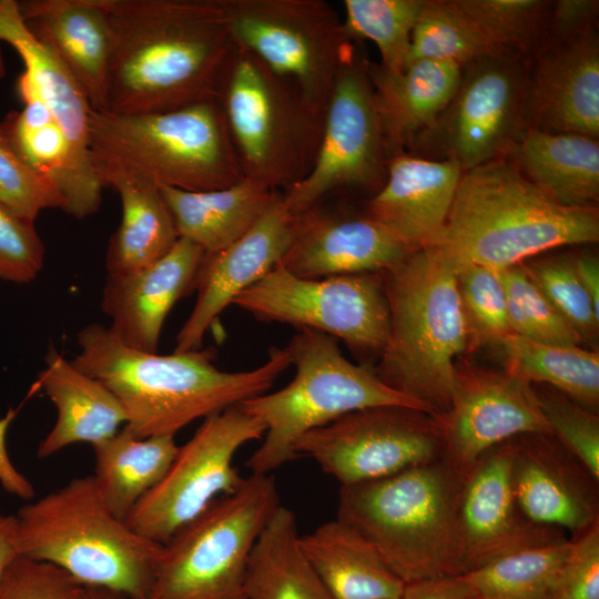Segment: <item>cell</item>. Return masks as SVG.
Segmentation results:
<instances>
[{
  "instance_id": "1",
  "label": "cell",
  "mask_w": 599,
  "mask_h": 599,
  "mask_svg": "<svg viewBox=\"0 0 599 599\" xmlns=\"http://www.w3.org/2000/svg\"><path fill=\"white\" fill-rule=\"evenodd\" d=\"M112 50L105 111H173L216 98L238 49L225 0H103Z\"/></svg>"
},
{
  "instance_id": "2",
  "label": "cell",
  "mask_w": 599,
  "mask_h": 599,
  "mask_svg": "<svg viewBox=\"0 0 599 599\" xmlns=\"http://www.w3.org/2000/svg\"><path fill=\"white\" fill-rule=\"evenodd\" d=\"M72 364L104 384L120 400L138 438L175 436L190 423L265 394L291 365L286 348L272 347L268 358L251 370L225 372L214 365L213 347L169 355L121 343L99 323L77 335Z\"/></svg>"
},
{
  "instance_id": "3",
  "label": "cell",
  "mask_w": 599,
  "mask_h": 599,
  "mask_svg": "<svg viewBox=\"0 0 599 599\" xmlns=\"http://www.w3.org/2000/svg\"><path fill=\"white\" fill-rule=\"evenodd\" d=\"M598 240L596 206L556 203L502 156L463 171L444 231L432 247L454 263L498 272L549 250Z\"/></svg>"
},
{
  "instance_id": "4",
  "label": "cell",
  "mask_w": 599,
  "mask_h": 599,
  "mask_svg": "<svg viewBox=\"0 0 599 599\" xmlns=\"http://www.w3.org/2000/svg\"><path fill=\"white\" fill-rule=\"evenodd\" d=\"M89 145L103 187L145 183L211 191L244 177L216 98L161 113L92 111Z\"/></svg>"
},
{
  "instance_id": "5",
  "label": "cell",
  "mask_w": 599,
  "mask_h": 599,
  "mask_svg": "<svg viewBox=\"0 0 599 599\" xmlns=\"http://www.w3.org/2000/svg\"><path fill=\"white\" fill-rule=\"evenodd\" d=\"M384 277L389 335L375 372L439 416L449 407L456 359L469 348L455 264L427 247L412 252Z\"/></svg>"
},
{
  "instance_id": "6",
  "label": "cell",
  "mask_w": 599,
  "mask_h": 599,
  "mask_svg": "<svg viewBox=\"0 0 599 599\" xmlns=\"http://www.w3.org/2000/svg\"><path fill=\"white\" fill-rule=\"evenodd\" d=\"M14 516L20 556L51 564L82 587L145 599L163 545L114 516L92 475L71 479Z\"/></svg>"
},
{
  "instance_id": "7",
  "label": "cell",
  "mask_w": 599,
  "mask_h": 599,
  "mask_svg": "<svg viewBox=\"0 0 599 599\" xmlns=\"http://www.w3.org/2000/svg\"><path fill=\"white\" fill-rule=\"evenodd\" d=\"M460 475L443 458L341 486L337 517L405 583L459 576L455 517Z\"/></svg>"
},
{
  "instance_id": "8",
  "label": "cell",
  "mask_w": 599,
  "mask_h": 599,
  "mask_svg": "<svg viewBox=\"0 0 599 599\" xmlns=\"http://www.w3.org/2000/svg\"><path fill=\"white\" fill-rule=\"evenodd\" d=\"M295 376L283 388L248 398L240 405L265 426L263 443L246 466L253 474L268 475L300 455L298 440L308 432L352 412L402 406H423L385 384L375 369L349 362L336 339L302 328L285 347Z\"/></svg>"
},
{
  "instance_id": "9",
  "label": "cell",
  "mask_w": 599,
  "mask_h": 599,
  "mask_svg": "<svg viewBox=\"0 0 599 599\" xmlns=\"http://www.w3.org/2000/svg\"><path fill=\"white\" fill-rule=\"evenodd\" d=\"M280 505L272 477H245L163 544L145 599H245L250 557Z\"/></svg>"
},
{
  "instance_id": "10",
  "label": "cell",
  "mask_w": 599,
  "mask_h": 599,
  "mask_svg": "<svg viewBox=\"0 0 599 599\" xmlns=\"http://www.w3.org/2000/svg\"><path fill=\"white\" fill-rule=\"evenodd\" d=\"M216 99L244 176L277 190L307 174L324 119L305 105L290 81L238 47Z\"/></svg>"
},
{
  "instance_id": "11",
  "label": "cell",
  "mask_w": 599,
  "mask_h": 599,
  "mask_svg": "<svg viewBox=\"0 0 599 599\" xmlns=\"http://www.w3.org/2000/svg\"><path fill=\"white\" fill-rule=\"evenodd\" d=\"M235 43L290 81L324 119L352 41L336 12L319 0H225Z\"/></svg>"
},
{
  "instance_id": "12",
  "label": "cell",
  "mask_w": 599,
  "mask_h": 599,
  "mask_svg": "<svg viewBox=\"0 0 599 599\" xmlns=\"http://www.w3.org/2000/svg\"><path fill=\"white\" fill-rule=\"evenodd\" d=\"M531 57L502 51L461 67L450 102L408 145L413 155L455 161L463 171L507 156L522 132Z\"/></svg>"
},
{
  "instance_id": "13",
  "label": "cell",
  "mask_w": 599,
  "mask_h": 599,
  "mask_svg": "<svg viewBox=\"0 0 599 599\" xmlns=\"http://www.w3.org/2000/svg\"><path fill=\"white\" fill-rule=\"evenodd\" d=\"M232 304L256 319L314 329L365 354L380 355L389 335L384 272L303 278L277 264Z\"/></svg>"
},
{
  "instance_id": "14",
  "label": "cell",
  "mask_w": 599,
  "mask_h": 599,
  "mask_svg": "<svg viewBox=\"0 0 599 599\" xmlns=\"http://www.w3.org/2000/svg\"><path fill=\"white\" fill-rule=\"evenodd\" d=\"M264 433V424L240 404L204 418L125 521L141 536L165 544L214 500L238 489L245 477L234 467V456Z\"/></svg>"
},
{
  "instance_id": "15",
  "label": "cell",
  "mask_w": 599,
  "mask_h": 599,
  "mask_svg": "<svg viewBox=\"0 0 599 599\" xmlns=\"http://www.w3.org/2000/svg\"><path fill=\"white\" fill-rule=\"evenodd\" d=\"M367 63L352 44L335 78L314 162L283 193L294 216L334 190L373 186L386 177L388 153Z\"/></svg>"
},
{
  "instance_id": "16",
  "label": "cell",
  "mask_w": 599,
  "mask_h": 599,
  "mask_svg": "<svg viewBox=\"0 0 599 599\" xmlns=\"http://www.w3.org/2000/svg\"><path fill=\"white\" fill-rule=\"evenodd\" d=\"M296 450L314 459L341 486L379 479L443 458L435 417L402 406L348 413L305 434Z\"/></svg>"
},
{
  "instance_id": "17",
  "label": "cell",
  "mask_w": 599,
  "mask_h": 599,
  "mask_svg": "<svg viewBox=\"0 0 599 599\" xmlns=\"http://www.w3.org/2000/svg\"><path fill=\"white\" fill-rule=\"evenodd\" d=\"M443 459L458 474L493 447L530 433H550L534 386L506 369L456 363L448 409L434 416Z\"/></svg>"
},
{
  "instance_id": "18",
  "label": "cell",
  "mask_w": 599,
  "mask_h": 599,
  "mask_svg": "<svg viewBox=\"0 0 599 599\" xmlns=\"http://www.w3.org/2000/svg\"><path fill=\"white\" fill-rule=\"evenodd\" d=\"M511 439L486 451L459 474L455 537L459 576L510 551L565 538L566 532L528 520L511 483Z\"/></svg>"
},
{
  "instance_id": "19",
  "label": "cell",
  "mask_w": 599,
  "mask_h": 599,
  "mask_svg": "<svg viewBox=\"0 0 599 599\" xmlns=\"http://www.w3.org/2000/svg\"><path fill=\"white\" fill-rule=\"evenodd\" d=\"M516 501L534 524L576 536L599 522V479L550 433L511 439Z\"/></svg>"
},
{
  "instance_id": "20",
  "label": "cell",
  "mask_w": 599,
  "mask_h": 599,
  "mask_svg": "<svg viewBox=\"0 0 599 599\" xmlns=\"http://www.w3.org/2000/svg\"><path fill=\"white\" fill-rule=\"evenodd\" d=\"M296 224L297 216L288 212L280 194L245 235L221 251L203 254L195 277L196 302L177 333L174 352L201 347L206 331L224 308L280 263L293 242Z\"/></svg>"
},
{
  "instance_id": "21",
  "label": "cell",
  "mask_w": 599,
  "mask_h": 599,
  "mask_svg": "<svg viewBox=\"0 0 599 599\" xmlns=\"http://www.w3.org/2000/svg\"><path fill=\"white\" fill-rule=\"evenodd\" d=\"M522 131L599 136L597 30L561 42H542L530 61Z\"/></svg>"
},
{
  "instance_id": "22",
  "label": "cell",
  "mask_w": 599,
  "mask_h": 599,
  "mask_svg": "<svg viewBox=\"0 0 599 599\" xmlns=\"http://www.w3.org/2000/svg\"><path fill=\"white\" fill-rule=\"evenodd\" d=\"M203 254L200 246L179 237L161 258L140 268L108 273L101 309L111 319L110 332L131 348L156 353L169 312L194 291Z\"/></svg>"
},
{
  "instance_id": "23",
  "label": "cell",
  "mask_w": 599,
  "mask_h": 599,
  "mask_svg": "<svg viewBox=\"0 0 599 599\" xmlns=\"http://www.w3.org/2000/svg\"><path fill=\"white\" fill-rule=\"evenodd\" d=\"M461 174L455 161L400 151L388 159L386 177L368 202L367 217L412 252L432 247L444 231Z\"/></svg>"
},
{
  "instance_id": "24",
  "label": "cell",
  "mask_w": 599,
  "mask_h": 599,
  "mask_svg": "<svg viewBox=\"0 0 599 599\" xmlns=\"http://www.w3.org/2000/svg\"><path fill=\"white\" fill-rule=\"evenodd\" d=\"M412 251L369 217H335L313 209L297 216L292 244L280 261L303 278L383 273Z\"/></svg>"
},
{
  "instance_id": "25",
  "label": "cell",
  "mask_w": 599,
  "mask_h": 599,
  "mask_svg": "<svg viewBox=\"0 0 599 599\" xmlns=\"http://www.w3.org/2000/svg\"><path fill=\"white\" fill-rule=\"evenodd\" d=\"M31 35L63 64L93 111H105L112 32L103 0H22Z\"/></svg>"
},
{
  "instance_id": "26",
  "label": "cell",
  "mask_w": 599,
  "mask_h": 599,
  "mask_svg": "<svg viewBox=\"0 0 599 599\" xmlns=\"http://www.w3.org/2000/svg\"><path fill=\"white\" fill-rule=\"evenodd\" d=\"M37 384L57 409V420L41 440L38 457H50L79 443L92 446L115 435L126 423L116 396L100 380L78 369L52 345Z\"/></svg>"
},
{
  "instance_id": "27",
  "label": "cell",
  "mask_w": 599,
  "mask_h": 599,
  "mask_svg": "<svg viewBox=\"0 0 599 599\" xmlns=\"http://www.w3.org/2000/svg\"><path fill=\"white\" fill-rule=\"evenodd\" d=\"M388 154L428 130L454 97L461 74L455 63L417 60L399 73H388L368 61Z\"/></svg>"
},
{
  "instance_id": "28",
  "label": "cell",
  "mask_w": 599,
  "mask_h": 599,
  "mask_svg": "<svg viewBox=\"0 0 599 599\" xmlns=\"http://www.w3.org/2000/svg\"><path fill=\"white\" fill-rule=\"evenodd\" d=\"M549 199L570 207L599 199L598 139L578 133L524 130L507 155Z\"/></svg>"
},
{
  "instance_id": "29",
  "label": "cell",
  "mask_w": 599,
  "mask_h": 599,
  "mask_svg": "<svg viewBox=\"0 0 599 599\" xmlns=\"http://www.w3.org/2000/svg\"><path fill=\"white\" fill-rule=\"evenodd\" d=\"M159 189L179 237L193 242L204 253L221 251L245 235L281 194L246 176L220 190Z\"/></svg>"
},
{
  "instance_id": "30",
  "label": "cell",
  "mask_w": 599,
  "mask_h": 599,
  "mask_svg": "<svg viewBox=\"0 0 599 599\" xmlns=\"http://www.w3.org/2000/svg\"><path fill=\"white\" fill-rule=\"evenodd\" d=\"M307 562L334 599H399L405 582L353 527L336 518L300 536Z\"/></svg>"
},
{
  "instance_id": "31",
  "label": "cell",
  "mask_w": 599,
  "mask_h": 599,
  "mask_svg": "<svg viewBox=\"0 0 599 599\" xmlns=\"http://www.w3.org/2000/svg\"><path fill=\"white\" fill-rule=\"evenodd\" d=\"M92 448L97 489L108 509L126 520L135 505L163 478L179 446L174 436L138 438L121 428Z\"/></svg>"
},
{
  "instance_id": "32",
  "label": "cell",
  "mask_w": 599,
  "mask_h": 599,
  "mask_svg": "<svg viewBox=\"0 0 599 599\" xmlns=\"http://www.w3.org/2000/svg\"><path fill=\"white\" fill-rule=\"evenodd\" d=\"M0 122L10 144L21 159L49 179L63 199L62 211L82 220L100 205L83 189L73 170L68 141L48 108L37 98L23 101Z\"/></svg>"
},
{
  "instance_id": "33",
  "label": "cell",
  "mask_w": 599,
  "mask_h": 599,
  "mask_svg": "<svg viewBox=\"0 0 599 599\" xmlns=\"http://www.w3.org/2000/svg\"><path fill=\"white\" fill-rule=\"evenodd\" d=\"M292 510L280 505L250 557L245 599H334L300 545Z\"/></svg>"
},
{
  "instance_id": "34",
  "label": "cell",
  "mask_w": 599,
  "mask_h": 599,
  "mask_svg": "<svg viewBox=\"0 0 599 599\" xmlns=\"http://www.w3.org/2000/svg\"><path fill=\"white\" fill-rule=\"evenodd\" d=\"M505 369L529 384H544L598 413L599 353L580 346L550 345L509 334L495 347Z\"/></svg>"
},
{
  "instance_id": "35",
  "label": "cell",
  "mask_w": 599,
  "mask_h": 599,
  "mask_svg": "<svg viewBox=\"0 0 599 599\" xmlns=\"http://www.w3.org/2000/svg\"><path fill=\"white\" fill-rule=\"evenodd\" d=\"M113 190L121 199L122 217L106 248L108 273L140 268L164 256L179 234L159 186L121 183Z\"/></svg>"
},
{
  "instance_id": "36",
  "label": "cell",
  "mask_w": 599,
  "mask_h": 599,
  "mask_svg": "<svg viewBox=\"0 0 599 599\" xmlns=\"http://www.w3.org/2000/svg\"><path fill=\"white\" fill-rule=\"evenodd\" d=\"M570 538L520 548L461 575L475 599H551Z\"/></svg>"
},
{
  "instance_id": "37",
  "label": "cell",
  "mask_w": 599,
  "mask_h": 599,
  "mask_svg": "<svg viewBox=\"0 0 599 599\" xmlns=\"http://www.w3.org/2000/svg\"><path fill=\"white\" fill-rule=\"evenodd\" d=\"M496 52L502 51L486 41L453 0H424L412 31L406 65L432 60L463 67Z\"/></svg>"
},
{
  "instance_id": "38",
  "label": "cell",
  "mask_w": 599,
  "mask_h": 599,
  "mask_svg": "<svg viewBox=\"0 0 599 599\" xmlns=\"http://www.w3.org/2000/svg\"><path fill=\"white\" fill-rule=\"evenodd\" d=\"M453 2L493 48L532 57L544 40L552 1L453 0Z\"/></svg>"
},
{
  "instance_id": "39",
  "label": "cell",
  "mask_w": 599,
  "mask_h": 599,
  "mask_svg": "<svg viewBox=\"0 0 599 599\" xmlns=\"http://www.w3.org/2000/svg\"><path fill=\"white\" fill-rule=\"evenodd\" d=\"M424 0H345L343 27L351 39L373 41L380 54L379 67L388 73L404 70L410 37Z\"/></svg>"
},
{
  "instance_id": "40",
  "label": "cell",
  "mask_w": 599,
  "mask_h": 599,
  "mask_svg": "<svg viewBox=\"0 0 599 599\" xmlns=\"http://www.w3.org/2000/svg\"><path fill=\"white\" fill-rule=\"evenodd\" d=\"M498 273L506 292L511 334L541 344L580 346L577 332L530 280L522 264Z\"/></svg>"
},
{
  "instance_id": "41",
  "label": "cell",
  "mask_w": 599,
  "mask_h": 599,
  "mask_svg": "<svg viewBox=\"0 0 599 599\" xmlns=\"http://www.w3.org/2000/svg\"><path fill=\"white\" fill-rule=\"evenodd\" d=\"M470 346L495 348L511 334L499 273L474 263H454Z\"/></svg>"
},
{
  "instance_id": "42",
  "label": "cell",
  "mask_w": 599,
  "mask_h": 599,
  "mask_svg": "<svg viewBox=\"0 0 599 599\" xmlns=\"http://www.w3.org/2000/svg\"><path fill=\"white\" fill-rule=\"evenodd\" d=\"M521 264L530 280L577 332L581 343L597 351L599 314L579 282L572 256H544Z\"/></svg>"
},
{
  "instance_id": "43",
  "label": "cell",
  "mask_w": 599,
  "mask_h": 599,
  "mask_svg": "<svg viewBox=\"0 0 599 599\" xmlns=\"http://www.w3.org/2000/svg\"><path fill=\"white\" fill-rule=\"evenodd\" d=\"M536 389L550 434L599 479V416L562 393Z\"/></svg>"
},
{
  "instance_id": "44",
  "label": "cell",
  "mask_w": 599,
  "mask_h": 599,
  "mask_svg": "<svg viewBox=\"0 0 599 599\" xmlns=\"http://www.w3.org/2000/svg\"><path fill=\"white\" fill-rule=\"evenodd\" d=\"M0 203L16 215L34 222L47 209L63 207L57 186L14 151L0 124Z\"/></svg>"
},
{
  "instance_id": "45",
  "label": "cell",
  "mask_w": 599,
  "mask_h": 599,
  "mask_svg": "<svg viewBox=\"0 0 599 599\" xmlns=\"http://www.w3.org/2000/svg\"><path fill=\"white\" fill-rule=\"evenodd\" d=\"M44 254L34 222L16 215L0 203V280L32 282L42 271Z\"/></svg>"
},
{
  "instance_id": "46",
  "label": "cell",
  "mask_w": 599,
  "mask_h": 599,
  "mask_svg": "<svg viewBox=\"0 0 599 599\" xmlns=\"http://www.w3.org/2000/svg\"><path fill=\"white\" fill-rule=\"evenodd\" d=\"M83 589L62 569L23 556L0 579V599H81Z\"/></svg>"
},
{
  "instance_id": "47",
  "label": "cell",
  "mask_w": 599,
  "mask_h": 599,
  "mask_svg": "<svg viewBox=\"0 0 599 599\" xmlns=\"http://www.w3.org/2000/svg\"><path fill=\"white\" fill-rule=\"evenodd\" d=\"M569 538L551 599H599V522Z\"/></svg>"
},
{
  "instance_id": "48",
  "label": "cell",
  "mask_w": 599,
  "mask_h": 599,
  "mask_svg": "<svg viewBox=\"0 0 599 599\" xmlns=\"http://www.w3.org/2000/svg\"><path fill=\"white\" fill-rule=\"evenodd\" d=\"M598 16V0L552 1L542 42L561 43L588 34L597 30Z\"/></svg>"
},
{
  "instance_id": "49",
  "label": "cell",
  "mask_w": 599,
  "mask_h": 599,
  "mask_svg": "<svg viewBox=\"0 0 599 599\" xmlns=\"http://www.w3.org/2000/svg\"><path fill=\"white\" fill-rule=\"evenodd\" d=\"M399 599H475L463 576H445L405 583Z\"/></svg>"
},
{
  "instance_id": "50",
  "label": "cell",
  "mask_w": 599,
  "mask_h": 599,
  "mask_svg": "<svg viewBox=\"0 0 599 599\" xmlns=\"http://www.w3.org/2000/svg\"><path fill=\"white\" fill-rule=\"evenodd\" d=\"M17 412L10 408L6 416L0 418V485L9 494L30 500L34 496V488L29 479L13 465L7 448V433Z\"/></svg>"
},
{
  "instance_id": "51",
  "label": "cell",
  "mask_w": 599,
  "mask_h": 599,
  "mask_svg": "<svg viewBox=\"0 0 599 599\" xmlns=\"http://www.w3.org/2000/svg\"><path fill=\"white\" fill-rule=\"evenodd\" d=\"M576 274L589 296L593 309L599 314V262L592 254L572 255Z\"/></svg>"
},
{
  "instance_id": "52",
  "label": "cell",
  "mask_w": 599,
  "mask_h": 599,
  "mask_svg": "<svg viewBox=\"0 0 599 599\" xmlns=\"http://www.w3.org/2000/svg\"><path fill=\"white\" fill-rule=\"evenodd\" d=\"M19 556L16 516L0 514V579Z\"/></svg>"
},
{
  "instance_id": "53",
  "label": "cell",
  "mask_w": 599,
  "mask_h": 599,
  "mask_svg": "<svg viewBox=\"0 0 599 599\" xmlns=\"http://www.w3.org/2000/svg\"><path fill=\"white\" fill-rule=\"evenodd\" d=\"M81 599H126L123 595L101 588L83 589Z\"/></svg>"
}]
</instances>
